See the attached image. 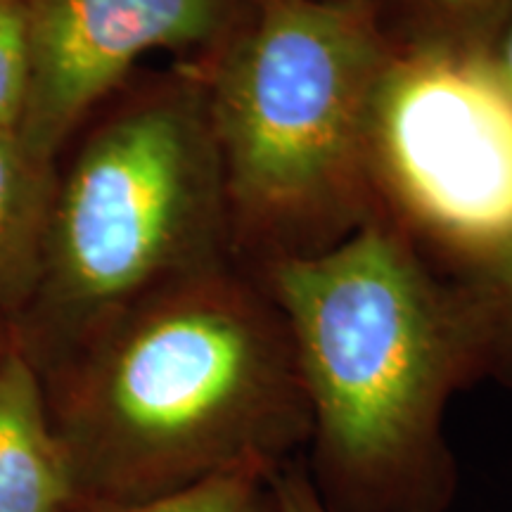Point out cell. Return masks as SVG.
Here are the masks:
<instances>
[{"mask_svg": "<svg viewBox=\"0 0 512 512\" xmlns=\"http://www.w3.org/2000/svg\"><path fill=\"white\" fill-rule=\"evenodd\" d=\"M392 53L368 5L249 0L197 60L247 271L330 249L377 214L368 121Z\"/></svg>", "mask_w": 512, "mask_h": 512, "instance_id": "3", "label": "cell"}, {"mask_svg": "<svg viewBox=\"0 0 512 512\" xmlns=\"http://www.w3.org/2000/svg\"><path fill=\"white\" fill-rule=\"evenodd\" d=\"M55 178L17 136L0 133V318L31 309L41 287Z\"/></svg>", "mask_w": 512, "mask_h": 512, "instance_id": "8", "label": "cell"}, {"mask_svg": "<svg viewBox=\"0 0 512 512\" xmlns=\"http://www.w3.org/2000/svg\"><path fill=\"white\" fill-rule=\"evenodd\" d=\"M275 470L278 467L245 463L145 503L74 505L69 512H280L273 489Z\"/></svg>", "mask_w": 512, "mask_h": 512, "instance_id": "11", "label": "cell"}, {"mask_svg": "<svg viewBox=\"0 0 512 512\" xmlns=\"http://www.w3.org/2000/svg\"><path fill=\"white\" fill-rule=\"evenodd\" d=\"M377 214L434 264L512 228V100L484 55L392 53L370 107Z\"/></svg>", "mask_w": 512, "mask_h": 512, "instance_id": "5", "label": "cell"}, {"mask_svg": "<svg viewBox=\"0 0 512 512\" xmlns=\"http://www.w3.org/2000/svg\"><path fill=\"white\" fill-rule=\"evenodd\" d=\"M31 83L17 140L53 166L74 133L131 79L152 50L207 60L249 0H24Z\"/></svg>", "mask_w": 512, "mask_h": 512, "instance_id": "6", "label": "cell"}, {"mask_svg": "<svg viewBox=\"0 0 512 512\" xmlns=\"http://www.w3.org/2000/svg\"><path fill=\"white\" fill-rule=\"evenodd\" d=\"M512 0H373L377 27L394 53L479 57L508 17Z\"/></svg>", "mask_w": 512, "mask_h": 512, "instance_id": "9", "label": "cell"}, {"mask_svg": "<svg viewBox=\"0 0 512 512\" xmlns=\"http://www.w3.org/2000/svg\"><path fill=\"white\" fill-rule=\"evenodd\" d=\"M74 486L38 370L19 342L0 347V512H69Z\"/></svg>", "mask_w": 512, "mask_h": 512, "instance_id": "7", "label": "cell"}, {"mask_svg": "<svg viewBox=\"0 0 512 512\" xmlns=\"http://www.w3.org/2000/svg\"><path fill=\"white\" fill-rule=\"evenodd\" d=\"M230 261L219 147L190 62L121 95L55 178L31 309L62 356L147 292Z\"/></svg>", "mask_w": 512, "mask_h": 512, "instance_id": "4", "label": "cell"}, {"mask_svg": "<svg viewBox=\"0 0 512 512\" xmlns=\"http://www.w3.org/2000/svg\"><path fill=\"white\" fill-rule=\"evenodd\" d=\"M46 399L74 505L145 503L230 467H280L311 439L283 313L235 261L107 318L60 356Z\"/></svg>", "mask_w": 512, "mask_h": 512, "instance_id": "1", "label": "cell"}, {"mask_svg": "<svg viewBox=\"0 0 512 512\" xmlns=\"http://www.w3.org/2000/svg\"><path fill=\"white\" fill-rule=\"evenodd\" d=\"M5 342H10L8 337H5V328H3V318H0V347H3Z\"/></svg>", "mask_w": 512, "mask_h": 512, "instance_id": "16", "label": "cell"}, {"mask_svg": "<svg viewBox=\"0 0 512 512\" xmlns=\"http://www.w3.org/2000/svg\"><path fill=\"white\" fill-rule=\"evenodd\" d=\"M273 489L280 512H328L313 489L304 458H294L273 472Z\"/></svg>", "mask_w": 512, "mask_h": 512, "instance_id": "13", "label": "cell"}, {"mask_svg": "<svg viewBox=\"0 0 512 512\" xmlns=\"http://www.w3.org/2000/svg\"><path fill=\"white\" fill-rule=\"evenodd\" d=\"M252 273L292 337L311 411L304 465L325 510H451L446 406L489 377L486 335L453 280L380 214Z\"/></svg>", "mask_w": 512, "mask_h": 512, "instance_id": "2", "label": "cell"}, {"mask_svg": "<svg viewBox=\"0 0 512 512\" xmlns=\"http://www.w3.org/2000/svg\"><path fill=\"white\" fill-rule=\"evenodd\" d=\"M437 266L477 313L489 347V377L512 387V228L477 252Z\"/></svg>", "mask_w": 512, "mask_h": 512, "instance_id": "10", "label": "cell"}, {"mask_svg": "<svg viewBox=\"0 0 512 512\" xmlns=\"http://www.w3.org/2000/svg\"><path fill=\"white\" fill-rule=\"evenodd\" d=\"M484 62L498 86L512 100V8L494 36V41H491L489 50L484 53Z\"/></svg>", "mask_w": 512, "mask_h": 512, "instance_id": "14", "label": "cell"}, {"mask_svg": "<svg viewBox=\"0 0 512 512\" xmlns=\"http://www.w3.org/2000/svg\"><path fill=\"white\" fill-rule=\"evenodd\" d=\"M328 3H339V5H368V8H370V3H373V0H328Z\"/></svg>", "mask_w": 512, "mask_h": 512, "instance_id": "15", "label": "cell"}, {"mask_svg": "<svg viewBox=\"0 0 512 512\" xmlns=\"http://www.w3.org/2000/svg\"><path fill=\"white\" fill-rule=\"evenodd\" d=\"M31 83L29 19L24 0H0V133L17 136Z\"/></svg>", "mask_w": 512, "mask_h": 512, "instance_id": "12", "label": "cell"}]
</instances>
